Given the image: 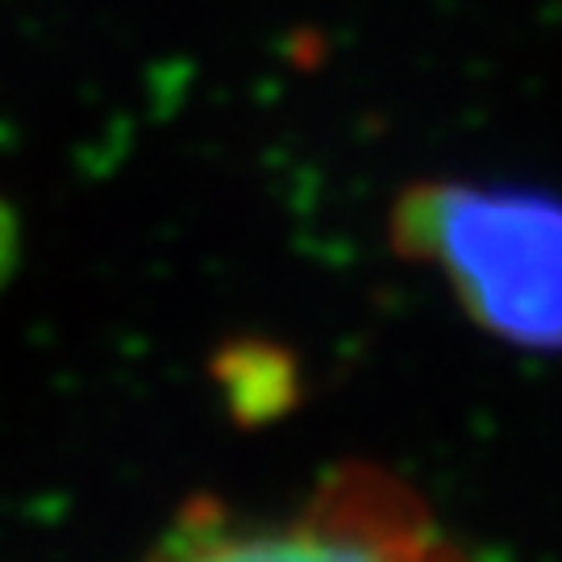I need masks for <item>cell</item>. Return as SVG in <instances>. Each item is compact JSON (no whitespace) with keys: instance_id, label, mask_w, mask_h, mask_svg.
Segmentation results:
<instances>
[{"instance_id":"2","label":"cell","mask_w":562,"mask_h":562,"mask_svg":"<svg viewBox=\"0 0 562 562\" xmlns=\"http://www.w3.org/2000/svg\"><path fill=\"white\" fill-rule=\"evenodd\" d=\"M146 562H471L413 487L350 462L283 517H234L201 501Z\"/></svg>"},{"instance_id":"1","label":"cell","mask_w":562,"mask_h":562,"mask_svg":"<svg viewBox=\"0 0 562 562\" xmlns=\"http://www.w3.org/2000/svg\"><path fill=\"white\" fill-rule=\"evenodd\" d=\"M392 246L434 267L467 317L525 350H562V201L521 188L413 183Z\"/></svg>"}]
</instances>
